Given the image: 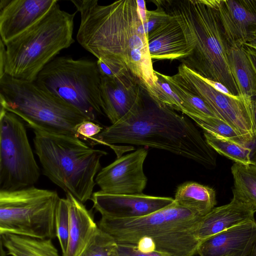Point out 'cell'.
<instances>
[{
	"mask_svg": "<svg viewBox=\"0 0 256 256\" xmlns=\"http://www.w3.org/2000/svg\"><path fill=\"white\" fill-rule=\"evenodd\" d=\"M0 108L24 120L30 128L79 136L77 127L89 120L75 108L40 88L34 82L0 76Z\"/></svg>",
	"mask_w": 256,
	"mask_h": 256,
	"instance_id": "obj_7",
	"label": "cell"
},
{
	"mask_svg": "<svg viewBox=\"0 0 256 256\" xmlns=\"http://www.w3.org/2000/svg\"><path fill=\"white\" fill-rule=\"evenodd\" d=\"M190 118L204 131L215 136L247 146L253 142L249 137L218 118L195 116Z\"/></svg>",
	"mask_w": 256,
	"mask_h": 256,
	"instance_id": "obj_27",
	"label": "cell"
},
{
	"mask_svg": "<svg viewBox=\"0 0 256 256\" xmlns=\"http://www.w3.org/2000/svg\"><path fill=\"white\" fill-rule=\"evenodd\" d=\"M208 144L221 155L232 160L235 163L248 164L252 162V150L247 145L221 138L207 132H204Z\"/></svg>",
	"mask_w": 256,
	"mask_h": 256,
	"instance_id": "obj_26",
	"label": "cell"
},
{
	"mask_svg": "<svg viewBox=\"0 0 256 256\" xmlns=\"http://www.w3.org/2000/svg\"><path fill=\"white\" fill-rule=\"evenodd\" d=\"M94 208L102 217L128 218L146 216L163 208L174 202L170 197L140 194H112L100 190L90 199Z\"/></svg>",
	"mask_w": 256,
	"mask_h": 256,
	"instance_id": "obj_15",
	"label": "cell"
},
{
	"mask_svg": "<svg viewBox=\"0 0 256 256\" xmlns=\"http://www.w3.org/2000/svg\"><path fill=\"white\" fill-rule=\"evenodd\" d=\"M70 226L68 203L66 198H60L55 214V228L62 251V256L66 252Z\"/></svg>",
	"mask_w": 256,
	"mask_h": 256,
	"instance_id": "obj_30",
	"label": "cell"
},
{
	"mask_svg": "<svg viewBox=\"0 0 256 256\" xmlns=\"http://www.w3.org/2000/svg\"><path fill=\"white\" fill-rule=\"evenodd\" d=\"M229 46L242 45L256 28V0H214Z\"/></svg>",
	"mask_w": 256,
	"mask_h": 256,
	"instance_id": "obj_17",
	"label": "cell"
},
{
	"mask_svg": "<svg viewBox=\"0 0 256 256\" xmlns=\"http://www.w3.org/2000/svg\"><path fill=\"white\" fill-rule=\"evenodd\" d=\"M174 76L202 99L216 116L249 137L256 138L252 118L253 98L244 95L228 96L218 92L202 77L181 64Z\"/></svg>",
	"mask_w": 256,
	"mask_h": 256,
	"instance_id": "obj_11",
	"label": "cell"
},
{
	"mask_svg": "<svg viewBox=\"0 0 256 256\" xmlns=\"http://www.w3.org/2000/svg\"><path fill=\"white\" fill-rule=\"evenodd\" d=\"M252 118L254 130L256 134V100H254L252 102Z\"/></svg>",
	"mask_w": 256,
	"mask_h": 256,
	"instance_id": "obj_38",
	"label": "cell"
},
{
	"mask_svg": "<svg viewBox=\"0 0 256 256\" xmlns=\"http://www.w3.org/2000/svg\"><path fill=\"white\" fill-rule=\"evenodd\" d=\"M256 244V220L246 221L228 228L202 242L199 256H246Z\"/></svg>",
	"mask_w": 256,
	"mask_h": 256,
	"instance_id": "obj_18",
	"label": "cell"
},
{
	"mask_svg": "<svg viewBox=\"0 0 256 256\" xmlns=\"http://www.w3.org/2000/svg\"><path fill=\"white\" fill-rule=\"evenodd\" d=\"M172 90L183 102L182 113L190 116L217 118L214 112L200 98L190 92L174 75L169 76L160 73Z\"/></svg>",
	"mask_w": 256,
	"mask_h": 256,
	"instance_id": "obj_25",
	"label": "cell"
},
{
	"mask_svg": "<svg viewBox=\"0 0 256 256\" xmlns=\"http://www.w3.org/2000/svg\"><path fill=\"white\" fill-rule=\"evenodd\" d=\"M148 151L140 148L102 168L95 178L100 191L112 194H140L147 178L143 170Z\"/></svg>",
	"mask_w": 256,
	"mask_h": 256,
	"instance_id": "obj_12",
	"label": "cell"
},
{
	"mask_svg": "<svg viewBox=\"0 0 256 256\" xmlns=\"http://www.w3.org/2000/svg\"><path fill=\"white\" fill-rule=\"evenodd\" d=\"M255 212L233 198L228 204L214 208L201 217L196 230L200 244L208 238L234 226L254 219Z\"/></svg>",
	"mask_w": 256,
	"mask_h": 256,
	"instance_id": "obj_19",
	"label": "cell"
},
{
	"mask_svg": "<svg viewBox=\"0 0 256 256\" xmlns=\"http://www.w3.org/2000/svg\"><path fill=\"white\" fill-rule=\"evenodd\" d=\"M228 60L240 94L256 96V72L242 45L228 46Z\"/></svg>",
	"mask_w": 256,
	"mask_h": 256,
	"instance_id": "obj_22",
	"label": "cell"
},
{
	"mask_svg": "<svg viewBox=\"0 0 256 256\" xmlns=\"http://www.w3.org/2000/svg\"><path fill=\"white\" fill-rule=\"evenodd\" d=\"M1 241L12 256H60L52 238H41L6 234Z\"/></svg>",
	"mask_w": 256,
	"mask_h": 256,
	"instance_id": "obj_23",
	"label": "cell"
},
{
	"mask_svg": "<svg viewBox=\"0 0 256 256\" xmlns=\"http://www.w3.org/2000/svg\"><path fill=\"white\" fill-rule=\"evenodd\" d=\"M32 129L35 152L44 174L82 204L90 200L100 159L107 152L75 136Z\"/></svg>",
	"mask_w": 256,
	"mask_h": 256,
	"instance_id": "obj_4",
	"label": "cell"
},
{
	"mask_svg": "<svg viewBox=\"0 0 256 256\" xmlns=\"http://www.w3.org/2000/svg\"><path fill=\"white\" fill-rule=\"evenodd\" d=\"M240 256L237 255V254H229V255H227V256Z\"/></svg>",
	"mask_w": 256,
	"mask_h": 256,
	"instance_id": "obj_40",
	"label": "cell"
},
{
	"mask_svg": "<svg viewBox=\"0 0 256 256\" xmlns=\"http://www.w3.org/2000/svg\"><path fill=\"white\" fill-rule=\"evenodd\" d=\"M69 206L70 226L67 250L63 256H78L98 228L84 204L66 194Z\"/></svg>",
	"mask_w": 256,
	"mask_h": 256,
	"instance_id": "obj_20",
	"label": "cell"
},
{
	"mask_svg": "<svg viewBox=\"0 0 256 256\" xmlns=\"http://www.w3.org/2000/svg\"><path fill=\"white\" fill-rule=\"evenodd\" d=\"M234 178L233 198L256 212V162L234 163L231 168Z\"/></svg>",
	"mask_w": 256,
	"mask_h": 256,
	"instance_id": "obj_24",
	"label": "cell"
},
{
	"mask_svg": "<svg viewBox=\"0 0 256 256\" xmlns=\"http://www.w3.org/2000/svg\"><path fill=\"white\" fill-rule=\"evenodd\" d=\"M60 199L56 192L34 186L14 190H0V235L54 238L55 214Z\"/></svg>",
	"mask_w": 256,
	"mask_h": 256,
	"instance_id": "obj_9",
	"label": "cell"
},
{
	"mask_svg": "<svg viewBox=\"0 0 256 256\" xmlns=\"http://www.w3.org/2000/svg\"><path fill=\"white\" fill-rule=\"evenodd\" d=\"M0 108V190H14L34 186L40 176L23 122Z\"/></svg>",
	"mask_w": 256,
	"mask_h": 256,
	"instance_id": "obj_10",
	"label": "cell"
},
{
	"mask_svg": "<svg viewBox=\"0 0 256 256\" xmlns=\"http://www.w3.org/2000/svg\"><path fill=\"white\" fill-rule=\"evenodd\" d=\"M254 162H256V161H254Z\"/></svg>",
	"mask_w": 256,
	"mask_h": 256,
	"instance_id": "obj_41",
	"label": "cell"
},
{
	"mask_svg": "<svg viewBox=\"0 0 256 256\" xmlns=\"http://www.w3.org/2000/svg\"><path fill=\"white\" fill-rule=\"evenodd\" d=\"M246 43L256 46V28L250 32Z\"/></svg>",
	"mask_w": 256,
	"mask_h": 256,
	"instance_id": "obj_37",
	"label": "cell"
},
{
	"mask_svg": "<svg viewBox=\"0 0 256 256\" xmlns=\"http://www.w3.org/2000/svg\"><path fill=\"white\" fill-rule=\"evenodd\" d=\"M174 202L202 217L216 204L215 190L212 188L194 182H186L176 188Z\"/></svg>",
	"mask_w": 256,
	"mask_h": 256,
	"instance_id": "obj_21",
	"label": "cell"
},
{
	"mask_svg": "<svg viewBox=\"0 0 256 256\" xmlns=\"http://www.w3.org/2000/svg\"><path fill=\"white\" fill-rule=\"evenodd\" d=\"M201 217L174 202L150 214L133 218L102 217L98 228L117 244L136 245L148 238L156 251L170 256H194L200 245L196 230Z\"/></svg>",
	"mask_w": 256,
	"mask_h": 256,
	"instance_id": "obj_3",
	"label": "cell"
},
{
	"mask_svg": "<svg viewBox=\"0 0 256 256\" xmlns=\"http://www.w3.org/2000/svg\"><path fill=\"white\" fill-rule=\"evenodd\" d=\"M80 14L79 44L106 64L126 67L148 94L158 76L152 64L148 36L136 0H120L102 6L98 0H72Z\"/></svg>",
	"mask_w": 256,
	"mask_h": 256,
	"instance_id": "obj_1",
	"label": "cell"
},
{
	"mask_svg": "<svg viewBox=\"0 0 256 256\" xmlns=\"http://www.w3.org/2000/svg\"><path fill=\"white\" fill-rule=\"evenodd\" d=\"M242 47L256 72V46L244 43Z\"/></svg>",
	"mask_w": 256,
	"mask_h": 256,
	"instance_id": "obj_34",
	"label": "cell"
},
{
	"mask_svg": "<svg viewBox=\"0 0 256 256\" xmlns=\"http://www.w3.org/2000/svg\"><path fill=\"white\" fill-rule=\"evenodd\" d=\"M246 256H256V244L252 250Z\"/></svg>",
	"mask_w": 256,
	"mask_h": 256,
	"instance_id": "obj_39",
	"label": "cell"
},
{
	"mask_svg": "<svg viewBox=\"0 0 256 256\" xmlns=\"http://www.w3.org/2000/svg\"><path fill=\"white\" fill-rule=\"evenodd\" d=\"M164 8L181 16L196 38L192 54L180 60L202 76L226 86L240 95L228 60V44L224 34L214 0H159Z\"/></svg>",
	"mask_w": 256,
	"mask_h": 256,
	"instance_id": "obj_6",
	"label": "cell"
},
{
	"mask_svg": "<svg viewBox=\"0 0 256 256\" xmlns=\"http://www.w3.org/2000/svg\"><path fill=\"white\" fill-rule=\"evenodd\" d=\"M153 2L156 6V8L153 10H148V21L143 25L146 34L164 22L168 18V14L160 4L158 0Z\"/></svg>",
	"mask_w": 256,
	"mask_h": 256,
	"instance_id": "obj_31",
	"label": "cell"
},
{
	"mask_svg": "<svg viewBox=\"0 0 256 256\" xmlns=\"http://www.w3.org/2000/svg\"><path fill=\"white\" fill-rule=\"evenodd\" d=\"M103 128L99 124L90 120H85L76 128V133L80 140H90L98 134Z\"/></svg>",
	"mask_w": 256,
	"mask_h": 256,
	"instance_id": "obj_33",
	"label": "cell"
},
{
	"mask_svg": "<svg viewBox=\"0 0 256 256\" xmlns=\"http://www.w3.org/2000/svg\"><path fill=\"white\" fill-rule=\"evenodd\" d=\"M168 19L148 35V46L152 59L180 60L190 55L196 44L192 29L179 15L164 9Z\"/></svg>",
	"mask_w": 256,
	"mask_h": 256,
	"instance_id": "obj_13",
	"label": "cell"
},
{
	"mask_svg": "<svg viewBox=\"0 0 256 256\" xmlns=\"http://www.w3.org/2000/svg\"><path fill=\"white\" fill-rule=\"evenodd\" d=\"M34 82L89 120L96 122L103 114L101 76L96 61L56 56L40 72Z\"/></svg>",
	"mask_w": 256,
	"mask_h": 256,
	"instance_id": "obj_8",
	"label": "cell"
},
{
	"mask_svg": "<svg viewBox=\"0 0 256 256\" xmlns=\"http://www.w3.org/2000/svg\"><path fill=\"white\" fill-rule=\"evenodd\" d=\"M138 12L143 25L148 21V10L146 6L145 1L136 0Z\"/></svg>",
	"mask_w": 256,
	"mask_h": 256,
	"instance_id": "obj_36",
	"label": "cell"
},
{
	"mask_svg": "<svg viewBox=\"0 0 256 256\" xmlns=\"http://www.w3.org/2000/svg\"><path fill=\"white\" fill-rule=\"evenodd\" d=\"M100 91L102 110L112 124L126 120L144 103V90L131 74L114 78L101 76Z\"/></svg>",
	"mask_w": 256,
	"mask_h": 256,
	"instance_id": "obj_14",
	"label": "cell"
},
{
	"mask_svg": "<svg viewBox=\"0 0 256 256\" xmlns=\"http://www.w3.org/2000/svg\"><path fill=\"white\" fill-rule=\"evenodd\" d=\"M58 2L32 26L4 43L5 60L0 76L6 74L18 80L35 82L44 68L74 42L76 12L61 10Z\"/></svg>",
	"mask_w": 256,
	"mask_h": 256,
	"instance_id": "obj_5",
	"label": "cell"
},
{
	"mask_svg": "<svg viewBox=\"0 0 256 256\" xmlns=\"http://www.w3.org/2000/svg\"><path fill=\"white\" fill-rule=\"evenodd\" d=\"M203 80L216 91L228 96L232 95L228 89L220 82L214 81L202 77Z\"/></svg>",
	"mask_w": 256,
	"mask_h": 256,
	"instance_id": "obj_35",
	"label": "cell"
},
{
	"mask_svg": "<svg viewBox=\"0 0 256 256\" xmlns=\"http://www.w3.org/2000/svg\"><path fill=\"white\" fill-rule=\"evenodd\" d=\"M57 0H0V40L6 43L43 17Z\"/></svg>",
	"mask_w": 256,
	"mask_h": 256,
	"instance_id": "obj_16",
	"label": "cell"
},
{
	"mask_svg": "<svg viewBox=\"0 0 256 256\" xmlns=\"http://www.w3.org/2000/svg\"><path fill=\"white\" fill-rule=\"evenodd\" d=\"M117 254L118 256H170L159 251L143 252L135 245L126 244H117Z\"/></svg>",
	"mask_w": 256,
	"mask_h": 256,
	"instance_id": "obj_32",
	"label": "cell"
},
{
	"mask_svg": "<svg viewBox=\"0 0 256 256\" xmlns=\"http://www.w3.org/2000/svg\"><path fill=\"white\" fill-rule=\"evenodd\" d=\"M109 146L127 144L167 150L208 168L216 165L214 150L187 118L152 100L126 120L112 124L90 140Z\"/></svg>",
	"mask_w": 256,
	"mask_h": 256,
	"instance_id": "obj_2",
	"label": "cell"
},
{
	"mask_svg": "<svg viewBox=\"0 0 256 256\" xmlns=\"http://www.w3.org/2000/svg\"><path fill=\"white\" fill-rule=\"evenodd\" d=\"M78 256H118L117 243L98 228Z\"/></svg>",
	"mask_w": 256,
	"mask_h": 256,
	"instance_id": "obj_28",
	"label": "cell"
},
{
	"mask_svg": "<svg viewBox=\"0 0 256 256\" xmlns=\"http://www.w3.org/2000/svg\"><path fill=\"white\" fill-rule=\"evenodd\" d=\"M158 80L156 86L148 94L153 102L168 107L169 108L183 111V102L172 90L169 84L162 76L160 73L154 71Z\"/></svg>",
	"mask_w": 256,
	"mask_h": 256,
	"instance_id": "obj_29",
	"label": "cell"
}]
</instances>
